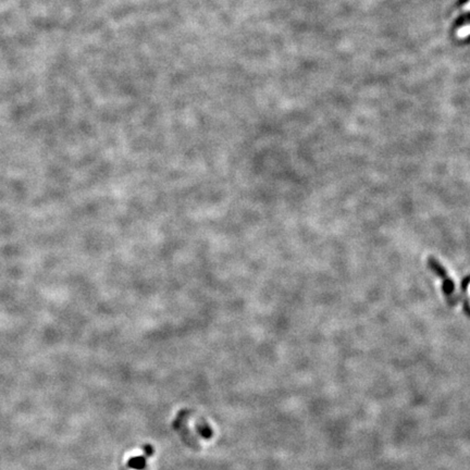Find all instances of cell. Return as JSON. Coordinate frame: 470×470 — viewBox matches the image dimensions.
<instances>
[{"instance_id":"cell-1","label":"cell","mask_w":470,"mask_h":470,"mask_svg":"<svg viewBox=\"0 0 470 470\" xmlns=\"http://www.w3.org/2000/svg\"><path fill=\"white\" fill-rule=\"evenodd\" d=\"M427 264L429 269L431 270L435 275L441 279L443 293L446 297V300L449 302V305L455 306L457 302V296L455 294V283H454L453 279L450 277L448 271H446V269L436 258L430 256L427 260Z\"/></svg>"},{"instance_id":"cell-2","label":"cell","mask_w":470,"mask_h":470,"mask_svg":"<svg viewBox=\"0 0 470 470\" xmlns=\"http://www.w3.org/2000/svg\"><path fill=\"white\" fill-rule=\"evenodd\" d=\"M129 465H130V467L135 468V469H142L143 467L145 466V459H144V457H135V458H132V459L130 460Z\"/></svg>"},{"instance_id":"cell-3","label":"cell","mask_w":470,"mask_h":470,"mask_svg":"<svg viewBox=\"0 0 470 470\" xmlns=\"http://www.w3.org/2000/svg\"><path fill=\"white\" fill-rule=\"evenodd\" d=\"M470 35V25H466L457 31L458 38H465Z\"/></svg>"}]
</instances>
